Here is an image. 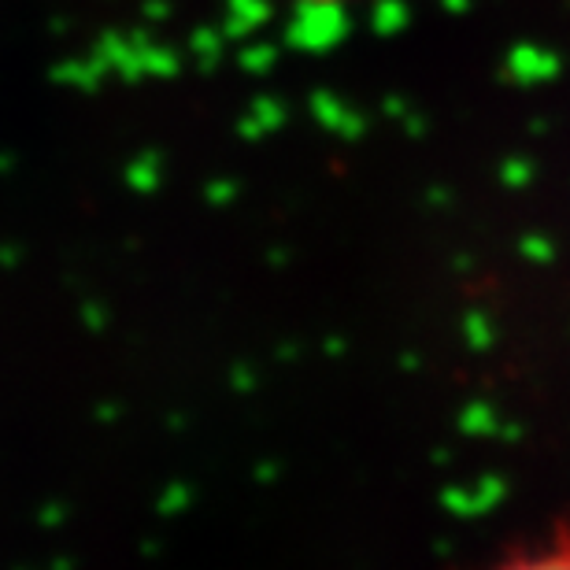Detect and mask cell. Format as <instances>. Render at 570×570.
Segmentation results:
<instances>
[{"label":"cell","mask_w":570,"mask_h":570,"mask_svg":"<svg viewBox=\"0 0 570 570\" xmlns=\"http://www.w3.org/2000/svg\"><path fill=\"white\" fill-rule=\"evenodd\" d=\"M301 4H345V0H301Z\"/></svg>","instance_id":"6da1fadb"}]
</instances>
